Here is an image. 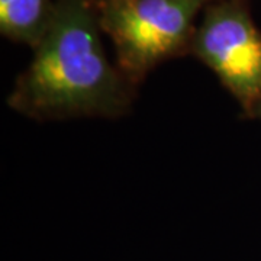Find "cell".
Wrapping results in <instances>:
<instances>
[{
    "label": "cell",
    "mask_w": 261,
    "mask_h": 261,
    "mask_svg": "<svg viewBox=\"0 0 261 261\" xmlns=\"http://www.w3.org/2000/svg\"><path fill=\"white\" fill-rule=\"evenodd\" d=\"M190 53L214 71L244 115L255 118L261 106V31L247 0H212L196 27Z\"/></svg>",
    "instance_id": "3"
},
{
    "label": "cell",
    "mask_w": 261,
    "mask_h": 261,
    "mask_svg": "<svg viewBox=\"0 0 261 261\" xmlns=\"http://www.w3.org/2000/svg\"><path fill=\"white\" fill-rule=\"evenodd\" d=\"M116 67L132 86L170 58L190 53L196 18L212 0H93Z\"/></svg>",
    "instance_id": "2"
},
{
    "label": "cell",
    "mask_w": 261,
    "mask_h": 261,
    "mask_svg": "<svg viewBox=\"0 0 261 261\" xmlns=\"http://www.w3.org/2000/svg\"><path fill=\"white\" fill-rule=\"evenodd\" d=\"M255 118H260V119H261V106H260V109L257 111V115H255Z\"/></svg>",
    "instance_id": "5"
},
{
    "label": "cell",
    "mask_w": 261,
    "mask_h": 261,
    "mask_svg": "<svg viewBox=\"0 0 261 261\" xmlns=\"http://www.w3.org/2000/svg\"><path fill=\"white\" fill-rule=\"evenodd\" d=\"M56 8L57 0H0V32L35 49L47 34Z\"/></svg>",
    "instance_id": "4"
},
{
    "label": "cell",
    "mask_w": 261,
    "mask_h": 261,
    "mask_svg": "<svg viewBox=\"0 0 261 261\" xmlns=\"http://www.w3.org/2000/svg\"><path fill=\"white\" fill-rule=\"evenodd\" d=\"M93 0H57L45 37L19 75L8 103L29 118L121 116L134 87L103 48Z\"/></svg>",
    "instance_id": "1"
}]
</instances>
